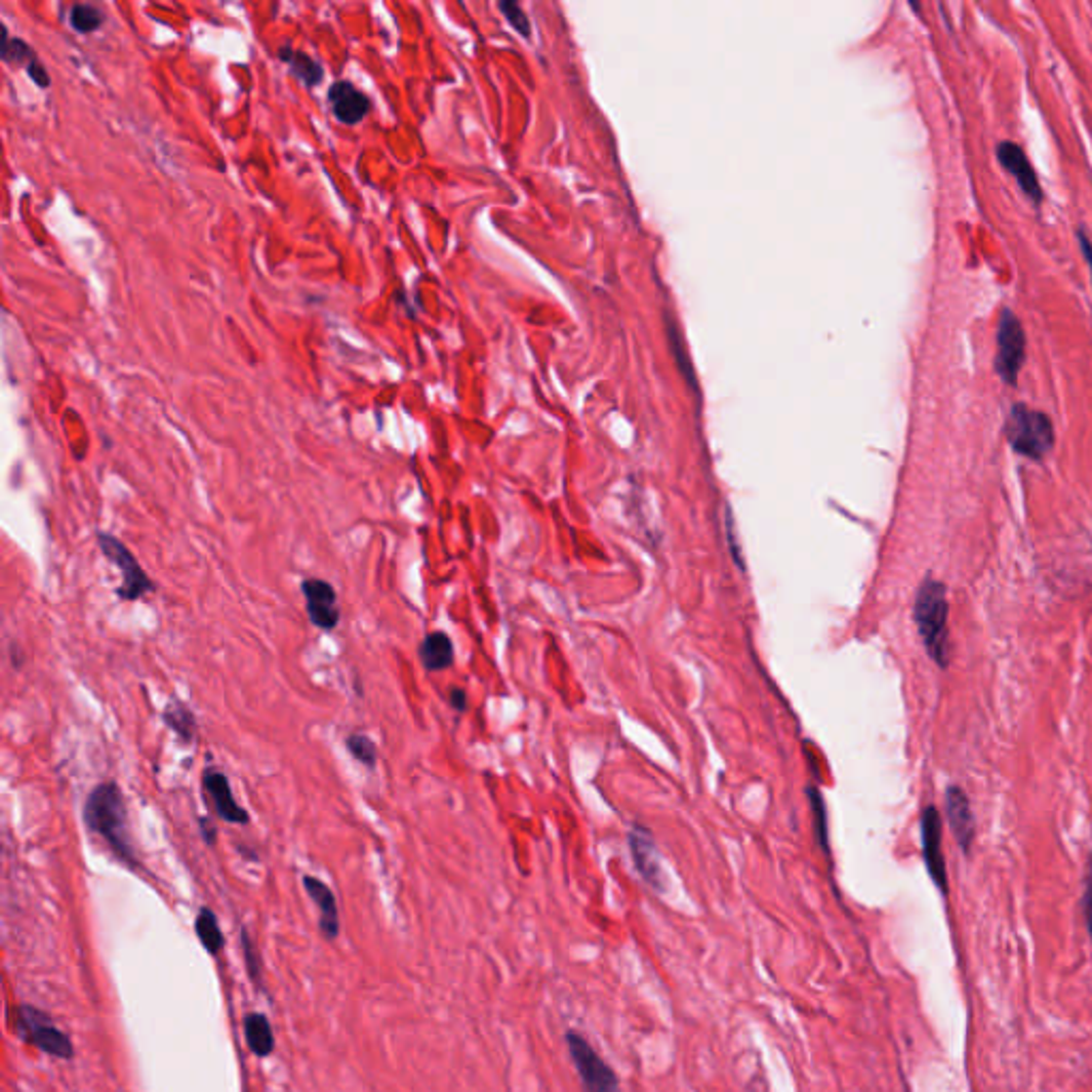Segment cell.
<instances>
[{
    "mask_svg": "<svg viewBox=\"0 0 1092 1092\" xmlns=\"http://www.w3.org/2000/svg\"><path fill=\"white\" fill-rule=\"evenodd\" d=\"M84 824L92 834L101 836L122 865L137 869V854L129 830V811L122 788L116 781H102L90 789L84 802Z\"/></svg>",
    "mask_w": 1092,
    "mask_h": 1092,
    "instance_id": "6da1fadb",
    "label": "cell"
},
{
    "mask_svg": "<svg viewBox=\"0 0 1092 1092\" xmlns=\"http://www.w3.org/2000/svg\"><path fill=\"white\" fill-rule=\"evenodd\" d=\"M948 593L946 585L928 579L919 585L913 606V619L919 636L930 658L941 668L950 664V629H948Z\"/></svg>",
    "mask_w": 1092,
    "mask_h": 1092,
    "instance_id": "7a4b0ae2",
    "label": "cell"
},
{
    "mask_svg": "<svg viewBox=\"0 0 1092 1092\" xmlns=\"http://www.w3.org/2000/svg\"><path fill=\"white\" fill-rule=\"evenodd\" d=\"M1005 438L1018 455L1041 462L1054 446V425L1048 414L1016 404L1005 419Z\"/></svg>",
    "mask_w": 1092,
    "mask_h": 1092,
    "instance_id": "3957f363",
    "label": "cell"
},
{
    "mask_svg": "<svg viewBox=\"0 0 1092 1092\" xmlns=\"http://www.w3.org/2000/svg\"><path fill=\"white\" fill-rule=\"evenodd\" d=\"M16 1032L20 1039L34 1045V1048L56 1056L61 1061L73 1059V1041L64 1031L54 1025V1020L32 1005H18L16 1007Z\"/></svg>",
    "mask_w": 1092,
    "mask_h": 1092,
    "instance_id": "277c9868",
    "label": "cell"
},
{
    "mask_svg": "<svg viewBox=\"0 0 1092 1092\" xmlns=\"http://www.w3.org/2000/svg\"><path fill=\"white\" fill-rule=\"evenodd\" d=\"M97 545L101 548V553L105 555V559L113 563L122 574V581L116 589V595L122 602H137L142 600L143 595L156 591V583L147 577V572L143 570L140 559L133 555V550L126 546L122 540L107 532H99Z\"/></svg>",
    "mask_w": 1092,
    "mask_h": 1092,
    "instance_id": "5b68a950",
    "label": "cell"
},
{
    "mask_svg": "<svg viewBox=\"0 0 1092 1092\" xmlns=\"http://www.w3.org/2000/svg\"><path fill=\"white\" fill-rule=\"evenodd\" d=\"M1025 361H1027L1025 327H1022L1020 318L1011 312V309L1005 307L1001 312V320H998V331H996L994 370L998 376H1001L1003 383L1016 384L1018 374Z\"/></svg>",
    "mask_w": 1092,
    "mask_h": 1092,
    "instance_id": "8992f818",
    "label": "cell"
},
{
    "mask_svg": "<svg viewBox=\"0 0 1092 1092\" xmlns=\"http://www.w3.org/2000/svg\"><path fill=\"white\" fill-rule=\"evenodd\" d=\"M568 1048L585 1092H621L615 1072L579 1032H568Z\"/></svg>",
    "mask_w": 1092,
    "mask_h": 1092,
    "instance_id": "52a82bcc",
    "label": "cell"
},
{
    "mask_svg": "<svg viewBox=\"0 0 1092 1092\" xmlns=\"http://www.w3.org/2000/svg\"><path fill=\"white\" fill-rule=\"evenodd\" d=\"M302 593L305 597V611L309 624L323 631H333L340 626L342 611L338 606V591L325 579H303Z\"/></svg>",
    "mask_w": 1092,
    "mask_h": 1092,
    "instance_id": "ba28073f",
    "label": "cell"
},
{
    "mask_svg": "<svg viewBox=\"0 0 1092 1092\" xmlns=\"http://www.w3.org/2000/svg\"><path fill=\"white\" fill-rule=\"evenodd\" d=\"M201 784L205 796L210 798L212 807L218 818L233 826H246L250 824L248 811L233 796V788L228 784V777L222 768L207 766L201 775Z\"/></svg>",
    "mask_w": 1092,
    "mask_h": 1092,
    "instance_id": "9c48e42d",
    "label": "cell"
},
{
    "mask_svg": "<svg viewBox=\"0 0 1092 1092\" xmlns=\"http://www.w3.org/2000/svg\"><path fill=\"white\" fill-rule=\"evenodd\" d=\"M922 854L930 879L935 881L941 892L948 894V869L944 847H941V818L935 807H926L922 811Z\"/></svg>",
    "mask_w": 1092,
    "mask_h": 1092,
    "instance_id": "30bf717a",
    "label": "cell"
},
{
    "mask_svg": "<svg viewBox=\"0 0 1092 1092\" xmlns=\"http://www.w3.org/2000/svg\"><path fill=\"white\" fill-rule=\"evenodd\" d=\"M996 158L998 163L1005 167V171H1009V174L1016 178L1022 192H1025L1032 203H1041L1043 192L1039 186V180L1037 174H1034L1031 160L1025 154V149L1014 142H1001L996 145Z\"/></svg>",
    "mask_w": 1092,
    "mask_h": 1092,
    "instance_id": "8fae6325",
    "label": "cell"
},
{
    "mask_svg": "<svg viewBox=\"0 0 1092 1092\" xmlns=\"http://www.w3.org/2000/svg\"><path fill=\"white\" fill-rule=\"evenodd\" d=\"M303 888L307 892L309 899L316 905L318 910V926H320V935L325 939L333 941L340 937V910H338V901H336V894L327 886L325 881H320L314 875H305L303 877Z\"/></svg>",
    "mask_w": 1092,
    "mask_h": 1092,
    "instance_id": "7c38bea8",
    "label": "cell"
},
{
    "mask_svg": "<svg viewBox=\"0 0 1092 1092\" xmlns=\"http://www.w3.org/2000/svg\"><path fill=\"white\" fill-rule=\"evenodd\" d=\"M329 102L336 118L344 124H359L370 113V99L350 82H336L329 88Z\"/></svg>",
    "mask_w": 1092,
    "mask_h": 1092,
    "instance_id": "4fadbf2b",
    "label": "cell"
},
{
    "mask_svg": "<svg viewBox=\"0 0 1092 1092\" xmlns=\"http://www.w3.org/2000/svg\"><path fill=\"white\" fill-rule=\"evenodd\" d=\"M946 809H948V822L953 836H956L958 845L964 854H969L973 834H975V822L971 813V804L967 794L960 788H950L946 796Z\"/></svg>",
    "mask_w": 1092,
    "mask_h": 1092,
    "instance_id": "5bb4252c",
    "label": "cell"
},
{
    "mask_svg": "<svg viewBox=\"0 0 1092 1092\" xmlns=\"http://www.w3.org/2000/svg\"><path fill=\"white\" fill-rule=\"evenodd\" d=\"M629 847H631V856H634L636 862V869L642 877H645L647 883L655 890H662L664 888V872H662V862L658 856V849L653 845V838L642 830V828H636L634 832L629 834Z\"/></svg>",
    "mask_w": 1092,
    "mask_h": 1092,
    "instance_id": "9a60e30c",
    "label": "cell"
},
{
    "mask_svg": "<svg viewBox=\"0 0 1092 1092\" xmlns=\"http://www.w3.org/2000/svg\"><path fill=\"white\" fill-rule=\"evenodd\" d=\"M419 658L427 672L448 670L455 662L453 640L444 631H429L419 647Z\"/></svg>",
    "mask_w": 1092,
    "mask_h": 1092,
    "instance_id": "2e32d148",
    "label": "cell"
},
{
    "mask_svg": "<svg viewBox=\"0 0 1092 1092\" xmlns=\"http://www.w3.org/2000/svg\"><path fill=\"white\" fill-rule=\"evenodd\" d=\"M165 726L176 734V739L182 741L183 745H192L194 739H197V717H194V712L190 710V707L186 703H182V700L174 698L171 703L165 707L163 715Z\"/></svg>",
    "mask_w": 1092,
    "mask_h": 1092,
    "instance_id": "e0dca14e",
    "label": "cell"
},
{
    "mask_svg": "<svg viewBox=\"0 0 1092 1092\" xmlns=\"http://www.w3.org/2000/svg\"><path fill=\"white\" fill-rule=\"evenodd\" d=\"M244 1034L250 1052L259 1056V1059H267V1056L273 1054L275 1048L273 1031L269 1025V1018L265 1014H261V1011H252V1014H248L244 1018Z\"/></svg>",
    "mask_w": 1092,
    "mask_h": 1092,
    "instance_id": "ac0fdd59",
    "label": "cell"
},
{
    "mask_svg": "<svg viewBox=\"0 0 1092 1092\" xmlns=\"http://www.w3.org/2000/svg\"><path fill=\"white\" fill-rule=\"evenodd\" d=\"M194 930H197L201 946L210 951L212 956H218L221 950L224 948V935L221 930V924H218L216 913L210 910V907H201L197 919H194Z\"/></svg>",
    "mask_w": 1092,
    "mask_h": 1092,
    "instance_id": "d6986e66",
    "label": "cell"
},
{
    "mask_svg": "<svg viewBox=\"0 0 1092 1092\" xmlns=\"http://www.w3.org/2000/svg\"><path fill=\"white\" fill-rule=\"evenodd\" d=\"M280 61L289 64L293 75L297 79H302L305 86H316V84H320V79H323V68H320V64L312 59V56H307L303 52L282 48L280 50Z\"/></svg>",
    "mask_w": 1092,
    "mask_h": 1092,
    "instance_id": "ffe728a7",
    "label": "cell"
},
{
    "mask_svg": "<svg viewBox=\"0 0 1092 1092\" xmlns=\"http://www.w3.org/2000/svg\"><path fill=\"white\" fill-rule=\"evenodd\" d=\"M346 751L354 757L356 762L361 766L374 770L378 766V747L374 743V739L367 737V734H359V732H352L346 737Z\"/></svg>",
    "mask_w": 1092,
    "mask_h": 1092,
    "instance_id": "44dd1931",
    "label": "cell"
},
{
    "mask_svg": "<svg viewBox=\"0 0 1092 1092\" xmlns=\"http://www.w3.org/2000/svg\"><path fill=\"white\" fill-rule=\"evenodd\" d=\"M241 951H244V962L250 975V982L255 984L259 991H263V967H261L259 948L255 941H252L248 928H241Z\"/></svg>",
    "mask_w": 1092,
    "mask_h": 1092,
    "instance_id": "7402d4cb",
    "label": "cell"
},
{
    "mask_svg": "<svg viewBox=\"0 0 1092 1092\" xmlns=\"http://www.w3.org/2000/svg\"><path fill=\"white\" fill-rule=\"evenodd\" d=\"M68 20H71V26L77 32L88 34V32H95L102 24V14L92 5H73Z\"/></svg>",
    "mask_w": 1092,
    "mask_h": 1092,
    "instance_id": "603a6c76",
    "label": "cell"
},
{
    "mask_svg": "<svg viewBox=\"0 0 1092 1092\" xmlns=\"http://www.w3.org/2000/svg\"><path fill=\"white\" fill-rule=\"evenodd\" d=\"M809 800H811V809L815 815V834H818V841L824 849H828V822H826V807H824V800L820 796L818 789H809Z\"/></svg>",
    "mask_w": 1092,
    "mask_h": 1092,
    "instance_id": "cb8c5ba5",
    "label": "cell"
},
{
    "mask_svg": "<svg viewBox=\"0 0 1092 1092\" xmlns=\"http://www.w3.org/2000/svg\"><path fill=\"white\" fill-rule=\"evenodd\" d=\"M3 39H5V45H3V61L5 62H21V61L32 62V61H37V59H34V54L30 52L28 45L24 41H20V39H11L5 28H3Z\"/></svg>",
    "mask_w": 1092,
    "mask_h": 1092,
    "instance_id": "d4e9b609",
    "label": "cell"
},
{
    "mask_svg": "<svg viewBox=\"0 0 1092 1092\" xmlns=\"http://www.w3.org/2000/svg\"><path fill=\"white\" fill-rule=\"evenodd\" d=\"M500 9L504 11V16L508 18V21H510L512 28H514L516 32H521L523 37H530V32H532V28H530V20H527L525 11H523L519 5H516V3H502Z\"/></svg>",
    "mask_w": 1092,
    "mask_h": 1092,
    "instance_id": "484cf974",
    "label": "cell"
},
{
    "mask_svg": "<svg viewBox=\"0 0 1092 1092\" xmlns=\"http://www.w3.org/2000/svg\"><path fill=\"white\" fill-rule=\"evenodd\" d=\"M1084 915H1086V928L1092 939V856L1088 865V877H1086V894H1084Z\"/></svg>",
    "mask_w": 1092,
    "mask_h": 1092,
    "instance_id": "4316f807",
    "label": "cell"
},
{
    "mask_svg": "<svg viewBox=\"0 0 1092 1092\" xmlns=\"http://www.w3.org/2000/svg\"><path fill=\"white\" fill-rule=\"evenodd\" d=\"M28 75H30V77L34 79V84H37V86H41V88H48V84H50V77H48V73H45V71H43V66H41V64H39L37 61L28 62Z\"/></svg>",
    "mask_w": 1092,
    "mask_h": 1092,
    "instance_id": "83f0119b",
    "label": "cell"
},
{
    "mask_svg": "<svg viewBox=\"0 0 1092 1092\" xmlns=\"http://www.w3.org/2000/svg\"><path fill=\"white\" fill-rule=\"evenodd\" d=\"M199 826H201L203 841H205L207 845H210V847H214V845H216V838H218V832H216L214 824H212L210 820H207V818H199Z\"/></svg>",
    "mask_w": 1092,
    "mask_h": 1092,
    "instance_id": "f1b7e54d",
    "label": "cell"
},
{
    "mask_svg": "<svg viewBox=\"0 0 1092 1092\" xmlns=\"http://www.w3.org/2000/svg\"><path fill=\"white\" fill-rule=\"evenodd\" d=\"M1077 241H1079V250H1082L1084 261L1088 263L1090 267V280H1092V241L1086 237L1084 231H1077Z\"/></svg>",
    "mask_w": 1092,
    "mask_h": 1092,
    "instance_id": "f546056e",
    "label": "cell"
},
{
    "mask_svg": "<svg viewBox=\"0 0 1092 1092\" xmlns=\"http://www.w3.org/2000/svg\"><path fill=\"white\" fill-rule=\"evenodd\" d=\"M451 705L459 712H464L467 708V696H465L464 689H459V687L451 689Z\"/></svg>",
    "mask_w": 1092,
    "mask_h": 1092,
    "instance_id": "4dcf8cb0",
    "label": "cell"
}]
</instances>
